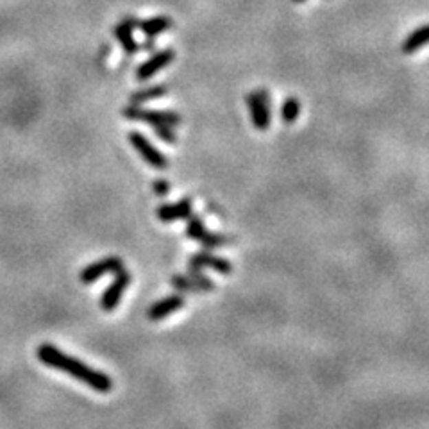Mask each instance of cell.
Listing matches in <instances>:
<instances>
[{
	"mask_svg": "<svg viewBox=\"0 0 429 429\" xmlns=\"http://www.w3.org/2000/svg\"><path fill=\"white\" fill-rule=\"evenodd\" d=\"M138 23L140 20H136L134 16H127L113 29V34L116 36V40L120 41L122 49L125 50V54H129V56L136 54L140 49V45L136 43V40L133 38V29H138Z\"/></svg>",
	"mask_w": 429,
	"mask_h": 429,
	"instance_id": "cell-11",
	"label": "cell"
},
{
	"mask_svg": "<svg viewBox=\"0 0 429 429\" xmlns=\"http://www.w3.org/2000/svg\"><path fill=\"white\" fill-rule=\"evenodd\" d=\"M124 116L129 118V120H138V122H147L151 125H157V124H166V125H179L183 122L181 115L174 111H154V109H143V107H138L136 104L133 106H127L124 109Z\"/></svg>",
	"mask_w": 429,
	"mask_h": 429,
	"instance_id": "cell-3",
	"label": "cell"
},
{
	"mask_svg": "<svg viewBox=\"0 0 429 429\" xmlns=\"http://www.w3.org/2000/svg\"><path fill=\"white\" fill-rule=\"evenodd\" d=\"M175 52L170 49L160 50L156 52L152 58H148L147 61L142 63L138 68H136V79L138 80H147L151 79L152 76H156L157 72L163 70L165 67H168L170 63L174 61Z\"/></svg>",
	"mask_w": 429,
	"mask_h": 429,
	"instance_id": "cell-9",
	"label": "cell"
},
{
	"mask_svg": "<svg viewBox=\"0 0 429 429\" xmlns=\"http://www.w3.org/2000/svg\"><path fill=\"white\" fill-rule=\"evenodd\" d=\"M36 353H38V360L41 363L52 366V368H58V371L67 372L68 375L79 380L80 383L88 384L89 388L95 390V392L107 393L113 390V381L109 375H106L100 371H95V368L88 366L86 363L79 362L76 358L67 356V354L61 353L54 345L41 344Z\"/></svg>",
	"mask_w": 429,
	"mask_h": 429,
	"instance_id": "cell-1",
	"label": "cell"
},
{
	"mask_svg": "<svg viewBox=\"0 0 429 429\" xmlns=\"http://www.w3.org/2000/svg\"><path fill=\"white\" fill-rule=\"evenodd\" d=\"M295 4H304V2H306V0H294Z\"/></svg>",
	"mask_w": 429,
	"mask_h": 429,
	"instance_id": "cell-21",
	"label": "cell"
},
{
	"mask_svg": "<svg viewBox=\"0 0 429 429\" xmlns=\"http://www.w3.org/2000/svg\"><path fill=\"white\" fill-rule=\"evenodd\" d=\"M300 102L299 98L295 97H288L285 98V102L281 106V120L285 124H294L297 118H299V113H300Z\"/></svg>",
	"mask_w": 429,
	"mask_h": 429,
	"instance_id": "cell-17",
	"label": "cell"
},
{
	"mask_svg": "<svg viewBox=\"0 0 429 429\" xmlns=\"http://www.w3.org/2000/svg\"><path fill=\"white\" fill-rule=\"evenodd\" d=\"M250 118L258 131H267L270 125V97L265 89H258L247 95Z\"/></svg>",
	"mask_w": 429,
	"mask_h": 429,
	"instance_id": "cell-4",
	"label": "cell"
},
{
	"mask_svg": "<svg viewBox=\"0 0 429 429\" xmlns=\"http://www.w3.org/2000/svg\"><path fill=\"white\" fill-rule=\"evenodd\" d=\"M166 94H168V86L154 85V86H147V88H143V89H138V91H134V94L131 95L129 100H131V104L140 106V104L148 102V100H156V98L165 97Z\"/></svg>",
	"mask_w": 429,
	"mask_h": 429,
	"instance_id": "cell-16",
	"label": "cell"
},
{
	"mask_svg": "<svg viewBox=\"0 0 429 429\" xmlns=\"http://www.w3.org/2000/svg\"><path fill=\"white\" fill-rule=\"evenodd\" d=\"M184 306V297L183 295H168L165 299L157 300L156 304H152V308L148 309V318L152 322H157V320H163L166 318L168 315L175 313L177 309H181Z\"/></svg>",
	"mask_w": 429,
	"mask_h": 429,
	"instance_id": "cell-13",
	"label": "cell"
},
{
	"mask_svg": "<svg viewBox=\"0 0 429 429\" xmlns=\"http://www.w3.org/2000/svg\"><path fill=\"white\" fill-rule=\"evenodd\" d=\"M426 45H429V23L419 27V29H415V31L408 36L404 43H402V52L415 54L417 50H420Z\"/></svg>",
	"mask_w": 429,
	"mask_h": 429,
	"instance_id": "cell-15",
	"label": "cell"
},
{
	"mask_svg": "<svg viewBox=\"0 0 429 429\" xmlns=\"http://www.w3.org/2000/svg\"><path fill=\"white\" fill-rule=\"evenodd\" d=\"M154 127V133L160 136L163 142L166 143H174L175 140V133H174V127L172 125H166V124H157V125H152Z\"/></svg>",
	"mask_w": 429,
	"mask_h": 429,
	"instance_id": "cell-18",
	"label": "cell"
},
{
	"mask_svg": "<svg viewBox=\"0 0 429 429\" xmlns=\"http://www.w3.org/2000/svg\"><path fill=\"white\" fill-rule=\"evenodd\" d=\"M161 222H175V220H186L192 214V199H181L177 204H163L156 211Z\"/></svg>",
	"mask_w": 429,
	"mask_h": 429,
	"instance_id": "cell-12",
	"label": "cell"
},
{
	"mask_svg": "<svg viewBox=\"0 0 429 429\" xmlns=\"http://www.w3.org/2000/svg\"><path fill=\"white\" fill-rule=\"evenodd\" d=\"M131 274L125 270V268H120L118 272L115 274V279H113V283L106 288V292L102 294V297H100V308L104 309V311H113V309L120 304V299H122V295H124V292L127 290V286L131 285Z\"/></svg>",
	"mask_w": 429,
	"mask_h": 429,
	"instance_id": "cell-6",
	"label": "cell"
},
{
	"mask_svg": "<svg viewBox=\"0 0 429 429\" xmlns=\"http://www.w3.org/2000/svg\"><path fill=\"white\" fill-rule=\"evenodd\" d=\"M127 138H129V143L136 148V152L142 156V160L145 161V163H148V165L154 166V168H166V166H168V160L165 157V154L161 151H157V148L148 142L147 136H143L138 131H133V133H129Z\"/></svg>",
	"mask_w": 429,
	"mask_h": 429,
	"instance_id": "cell-5",
	"label": "cell"
},
{
	"mask_svg": "<svg viewBox=\"0 0 429 429\" xmlns=\"http://www.w3.org/2000/svg\"><path fill=\"white\" fill-rule=\"evenodd\" d=\"M186 236L192 238V240H195V241H199L201 245L208 247V249H217V247H223V245H228L229 241H231V238L223 236V234H217V232L208 231L201 217H197V214H193V213L188 217Z\"/></svg>",
	"mask_w": 429,
	"mask_h": 429,
	"instance_id": "cell-2",
	"label": "cell"
},
{
	"mask_svg": "<svg viewBox=\"0 0 429 429\" xmlns=\"http://www.w3.org/2000/svg\"><path fill=\"white\" fill-rule=\"evenodd\" d=\"M174 25V20L168 16H154L148 18V20H143L138 23V29L147 34L148 38H156L157 34H163L165 31H168L170 27Z\"/></svg>",
	"mask_w": 429,
	"mask_h": 429,
	"instance_id": "cell-14",
	"label": "cell"
},
{
	"mask_svg": "<svg viewBox=\"0 0 429 429\" xmlns=\"http://www.w3.org/2000/svg\"><path fill=\"white\" fill-rule=\"evenodd\" d=\"M188 267H190V272H202L206 267L214 268V272L223 274L228 276L231 274L232 265L229 263L228 259L220 258V256L210 254V252H199V254H193L188 261Z\"/></svg>",
	"mask_w": 429,
	"mask_h": 429,
	"instance_id": "cell-8",
	"label": "cell"
},
{
	"mask_svg": "<svg viewBox=\"0 0 429 429\" xmlns=\"http://www.w3.org/2000/svg\"><path fill=\"white\" fill-rule=\"evenodd\" d=\"M120 268H124V261L118 256H107V258L95 261V263L82 268L80 270V281L89 285V283L97 281V279H100L106 274H116Z\"/></svg>",
	"mask_w": 429,
	"mask_h": 429,
	"instance_id": "cell-7",
	"label": "cell"
},
{
	"mask_svg": "<svg viewBox=\"0 0 429 429\" xmlns=\"http://www.w3.org/2000/svg\"><path fill=\"white\" fill-rule=\"evenodd\" d=\"M172 286L179 292H211L214 283L202 272H190V276H174L170 279Z\"/></svg>",
	"mask_w": 429,
	"mask_h": 429,
	"instance_id": "cell-10",
	"label": "cell"
},
{
	"mask_svg": "<svg viewBox=\"0 0 429 429\" xmlns=\"http://www.w3.org/2000/svg\"><path fill=\"white\" fill-rule=\"evenodd\" d=\"M152 47H154V43H152V38H148V41H147V43H145V47H143V49L151 50Z\"/></svg>",
	"mask_w": 429,
	"mask_h": 429,
	"instance_id": "cell-20",
	"label": "cell"
},
{
	"mask_svg": "<svg viewBox=\"0 0 429 429\" xmlns=\"http://www.w3.org/2000/svg\"><path fill=\"white\" fill-rule=\"evenodd\" d=\"M152 186H154V193H156V195L163 197L170 192V184H168V181H165V179H157V181H154Z\"/></svg>",
	"mask_w": 429,
	"mask_h": 429,
	"instance_id": "cell-19",
	"label": "cell"
}]
</instances>
